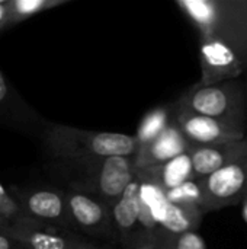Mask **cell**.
<instances>
[{
	"instance_id": "cell-1",
	"label": "cell",
	"mask_w": 247,
	"mask_h": 249,
	"mask_svg": "<svg viewBox=\"0 0 247 249\" xmlns=\"http://www.w3.org/2000/svg\"><path fill=\"white\" fill-rule=\"evenodd\" d=\"M176 4L198 29L199 39L218 41L247 71V0H178Z\"/></svg>"
},
{
	"instance_id": "cell-2",
	"label": "cell",
	"mask_w": 247,
	"mask_h": 249,
	"mask_svg": "<svg viewBox=\"0 0 247 249\" xmlns=\"http://www.w3.org/2000/svg\"><path fill=\"white\" fill-rule=\"evenodd\" d=\"M44 142L51 156L63 162H90L111 156H134L138 143L134 136L87 131L70 125L49 124Z\"/></svg>"
},
{
	"instance_id": "cell-3",
	"label": "cell",
	"mask_w": 247,
	"mask_h": 249,
	"mask_svg": "<svg viewBox=\"0 0 247 249\" xmlns=\"http://www.w3.org/2000/svg\"><path fill=\"white\" fill-rule=\"evenodd\" d=\"M176 105L198 115L214 118L231 128L246 133L245 83L240 79L224 80L214 85H194Z\"/></svg>"
},
{
	"instance_id": "cell-4",
	"label": "cell",
	"mask_w": 247,
	"mask_h": 249,
	"mask_svg": "<svg viewBox=\"0 0 247 249\" xmlns=\"http://www.w3.org/2000/svg\"><path fill=\"white\" fill-rule=\"evenodd\" d=\"M76 168L77 177L70 188L87 193L112 207L135 179L134 156H111L90 162H66Z\"/></svg>"
},
{
	"instance_id": "cell-5",
	"label": "cell",
	"mask_w": 247,
	"mask_h": 249,
	"mask_svg": "<svg viewBox=\"0 0 247 249\" xmlns=\"http://www.w3.org/2000/svg\"><path fill=\"white\" fill-rule=\"evenodd\" d=\"M64 198L70 229L74 228L95 238L115 239L109 206L99 198L74 188H68L64 193Z\"/></svg>"
},
{
	"instance_id": "cell-6",
	"label": "cell",
	"mask_w": 247,
	"mask_h": 249,
	"mask_svg": "<svg viewBox=\"0 0 247 249\" xmlns=\"http://www.w3.org/2000/svg\"><path fill=\"white\" fill-rule=\"evenodd\" d=\"M198 181L205 197V213L239 204L247 196V158Z\"/></svg>"
},
{
	"instance_id": "cell-7",
	"label": "cell",
	"mask_w": 247,
	"mask_h": 249,
	"mask_svg": "<svg viewBox=\"0 0 247 249\" xmlns=\"http://www.w3.org/2000/svg\"><path fill=\"white\" fill-rule=\"evenodd\" d=\"M3 233L10 235L26 249H98L93 242L71 233L68 229L36 222L29 217L10 223Z\"/></svg>"
},
{
	"instance_id": "cell-8",
	"label": "cell",
	"mask_w": 247,
	"mask_h": 249,
	"mask_svg": "<svg viewBox=\"0 0 247 249\" xmlns=\"http://www.w3.org/2000/svg\"><path fill=\"white\" fill-rule=\"evenodd\" d=\"M115 239L125 249L141 244L148 236L141 226V201H140V179L138 175L128 185L121 198L111 207Z\"/></svg>"
},
{
	"instance_id": "cell-9",
	"label": "cell",
	"mask_w": 247,
	"mask_h": 249,
	"mask_svg": "<svg viewBox=\"0 0 247 249\" xmlns=\"http://www.w3.org/2000/svg\"><path fill=\"white\" fill-rule=\"evenodd\" d=\"M175 123L191 146H211L246 139V133L231 128L214 118L194 114L176 105Z\"/></svg>"
},
{
	"instance_id": "cell-10",
	"label": "cell",
	"mask_w": 247,
	"mask_h": 249,
	"mask_svg": "<svg viewBox=\"0 0 247 249\" xmlns=\"http://www.w3.org/2000/svg\"><path fill=\"white\" fill-rule=\"evenodd\" d=\"M13 198L26 217L70 231L63 191L51 188L16 191V196H13Z\"/></svg>"
},
{
	"instance_id": "cell-11",
	"label": "cell",
	"mask_w": 247,
	"mask_h": 249,
	"mask_svg": "<svg viewBox=\"0 0 247 249\" xmlns=\"http://www.w3.org/2000/svg\"><path fill=\"white\" fill-rule=\"evenodd\" d=\"M191 149L189 142L185 139L178 124L173 121L159 137H156L147 146L138 149L134 155L137 172L148 171L157 168L176 156L186 153Z\"/></svg>"
},
{
	"instance_id": "cell-12",
	"label": "cell",
	"mask_w": 247,
	"mask_h": 249,
	"mask_svg": "<svg viewBox=\"0 0 247 249\" xmlns=\"http://www.w3.org/2000/svg\"><path fill=\"white\" fill-rule=\"evenodd\" d=\"M189 158L195 179H202L236 160L247 158V139L223 144L191 146Z\"/></svg>"
},
{
	"instance_id": "cell-13",
	"label": "cell",
	"mask_w": 247,
	"mask_h": 249,
	"mask_svg": "<svg viewBox=\"0 0 247 249\" xmlns=\"http://www.w3.org/2000/svg\"><path fill=\"white\" fill-rule=\"evenodd\" d=\"M143 174H147L151 179H154L163 191L173 190V188L185 184L186 181L195 179L194 172H192L189 150L186 153L176 156L175 159L157 166V168L143 171Z\"/></svg>"
},
{
	"instance_id": "cell-14",
	"label": "cell",
	"mask_w": 247,
	"mask_h": 249,
	"mask_svg": "<svg viewBox=\"0 0 247 249\" xmlns=\"http://www.w3.org/2000/svg\"><path fill=\"white\" fill-rule=\"evenodd\" d=\"M176 114V104L160 105L151 111H148L138 124L137 134L134 136L138 149L151 143L156 137H159L173 121Z\"/></svg>"
},
{
	"instance_id": "cell-15",
	"label": "cell",
	"mask_w": 247,
	"mask_h": 249,
	"mask_svg": "<svg viewBox=\"0 0 247 249\" xmlns=\"http://www.w3.org/2000/svg\"><path fill=\"white\" fill-rule=\"evenodd\" d=\"M165 196L172 204L178 207L205 214V197L198 179H191L173 190H167L165 191Z\"/></svg>"
},
{
	"instance_id": "cell-16",
	"label": "cell",
	"mask_w": 247,
	"mask_h": 249,
	"mask_svg": "<svg viewBox=\"0 0 247 249\" xmlns=\"http://www.w3.org/2000/svg\"><path fill=\"white\" fill-rule=\"evenodd\" d=\"M67 1L68 0H7V28Z\"/></svg>"
},
{
	"instance_id": "cell-17",
	"label": "cell",
	"mask_w": 247,
	"mask_h": 249,
	"mask_svg": "<svg viewBox=\"0 0 247 249\" xmlns=\"http://www.w3.org/2000/svg\"><path fill=\"white\" fill-rule=\"evenodd\" d=\"M159 249H207V244L197 231H188L179 235L162 236Z\"/></svg>"
},
{
	"instance_id": "cell-18",
	"label": "cell",
	"mask_w": 247,
	"mask_h": 249,
	"mask_svg": "<svg viewBox=\"0 0 247 249\" xmlns=\"http://www.w3.org/2000/svg\"><path fill=\"white\" fill-rule=\"evenodd\" d=\"M0 217L9 223H16L20 219L26 217L22 213V210H20L19 204L16 203V200L13 198V196H10L1 184H0Z\"/></svg>"
},
{
	"instance_id": "cell-19",
	"label": "cell",
	"mask_w": 247,
	"mask_h": 249,
	"mask_svg": "<svg viewBox=\"0 0 247 249\" xmlns=\"http://www.w3.org/2000/svg\"><path fill=\"white\" fill-rule=\"evenodd\" d=\"M15 99H16V95L13 89L9 86L6 77L0 71V117H7L9 114L13 112L15 105H17Z\"/></svg>"
},
{
	"instance_id": "cell-20",
	"label": "cell",
	"mask_w": 247,
	"mask_h": 249,
	"mask_svg": "<svg viewBox=\"0 0 247 249\" xmlns=\"http://www.w3.org/2000/svg\"><path fill=\"white\" fill-rule=\"evenodd\" d=\"M0 249H26L19 241L12 238L7 233L0 232Z\"/></svg>"
},
{
	"instance_id": "cell-21",
	"label": "cell",
	"mask_w": 247,
	"mask_h": 249,
	"mask_svg": "<svg viewBox=\"0 0 247 249\" xmlns=\"http://www.w3.org/2000/svg\"><path fill=\"white\" fill-rule=\"evenodd\" d=\"M7 28V0H0V31Z\"/></svg>"
},
{
	"instance_id": "cell-22",
	"label": "cell",
	"mask_w": 247,
	"mask_h": 249,
	"mask_svg": "<svg viewBox=\"0 0 247 249\" xmlns=\"http://www.w3.org/2000/svg\"><path fill=\"white\" fill-rule=\"evenodd\" d=\"M242 214H243V219L246 220L247 223V196L243 198V201H242Z\"/></svg>"
},
{
	"instance_id": "cell-23",
	"label": "cell",
	"mask_w": 247,
	"mask_h": 249,
	"mask_svg": "<svg viewBox=\"0 0 247 249\" xmlns=\"http://www.w3.org/2000/svg\"><path fill=\"white\" fill-rule=\"evenodd\" d=\"M9 225H10L9 222H6L4 219H1V217H0V232H1V233L7 229V226H9Z\"/></svg>"
},
{
	"instance_id": "cell-24",
	"label": "cell",
	"mask_w": 247,
	"mask_h": 249,
	"mask_svg": "<svg viewBox=\"0 0 247 249\" xmlns=\"http://www.w3.org/2000/svg\"><path fill=\"white\" fill-rule=\"evenodd\" d=\"M245 98H246V118H247V80H246V85H245Z\"/></svg>"
}]
</instances>
